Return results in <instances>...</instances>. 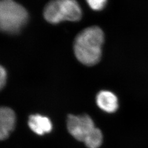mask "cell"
<instances>
[{
	"instance_id": "3957f363",
	"label": "cell",
	"mask_w": 148,
	"mask_h": 148,
	"mask_svg": "<svg viewBox=\"0 0 148 148\" xmlns=\"http://www.w3.org/2000/svg\"><path fill=\"white\" fill-rule=\"evenodd\" d=\"M43 16L51 24L79 21L82 17V11L76 0H51L44 8Z\"/></svg>"
},
{
	"instance_id": "8992f818",
	"label": "cell",
	"mask_w": 148,
	"mask_h": 148,
	"mask_svg": "<svg viewBox=\"0 0 148 148\" xmlns=\"http://www.w3.org/2000/svg\"><path fill=\"white\" fill-rule=\"evenodd\" d=\"M96 102L100 109L108 113H114L119 108V101L116 95L108 90H101L98 93Z\"/></svg>"
},
{
	"instance_id": "ba28073f",
	"label": "cell",
	"mask_w": 148,
	"mask_h": 148,
	"mask_svg": "<svg viewBox=\"0 0 148 148\" xmlns=\"http://www.w3.org/2000/svg\"><path fill=\"white\" fill-rule=\"evenodd\" d=\"M84 142L87 148H99L103 142V134L99 128L95 127L87 135Z\"/></svg>"
},
{
	"instance_id": "277c9868",
	"label": "cell",
	"mask_w": 148,
	"mask_h": 148,
	"mask_svg": "<svg viewBox=\"0 0 148 148\" xmlns=\"http://www.w3.org/2000/svg\"><path fill=\"white\" fill-rule=\"evenodd\" d=\"M67 128L69 133L79 142L86 137L95 127L94 122L88 115H69L67 118Z\"/></svg>"
},
{
	"instance_id": "9c48e42d",
	"label": "cell",
	"mask_w": 148,
	"mask_h": 148,
	"mask_svg": "<svg viewBox=\"0 0 148 148\" xmlns=\"http://www.w3.org/2000/svg\"><path fill=\"white\" fill-rule=\"evenodd\" d=\"M90 7L95 11H101L105 7L107 0H86Z\"/></svg>"
},
{
	"instance_id": "6da1fadb",
	"label": "cell",
	"mask_w": 148,
	"mask_h": 148,
	"mask_svg": "<svg viewBox=\"0 0 148 148\" xmlns=\"http://www.w3.org/2000/svg\"><path fill=\"white\" fill-rule=\"evenodd\" d=\"M104 40V33L100 27L86 28L75 39L74 50L76 58L87 66L97 64L101 60Z\"/></svg>"
},
{
	"instance_id": "52a82bcc",
	"label": "cell",
	"mask_w": 148,
	"mask_h": 148,
	"mask_svg": "<svg viewBox=\"0 0 148 148\" xmlns=\"http://www.w3.org/2000/svg\"><path fill=\"white\" fill-rule=\"evenodd\" d=\"M28 125L34 132L40 136L49 133L52 130V124L49 119L38 114L29 116Z\"/></svg>"
},
{
	"instance_id": "30bf717a",
	"label": "cell",
	"mask_w": 148,
	"mask_h": 148,
	"mask_svg": "<svg viewBox=\"0 0 148 148\" xmlns=\"http://www.w3.org/2000/svg\"><path fill=\"white\" fill-rule=\"evenodd\" d=\"M7 80V72L5 69L1 66L0 69V88L2 90L5 85Z\"/></svg>"
},
{
	"instance_id": "7a4b0ae2",
	"label": "cell",
	"mask_w": 148,
	"mask_h": 148,
	"mask_svg": "<svg viewBox=\"0 0 148 148\" xmlns=\"http://www.w3.org/2000/svg\"><path fill=\"white\" fill-rule=\"evenodd\" d=\"M28 13L14 0H1L0 27L2 32L16 34L21 32L28 20Z\"/></svg>"
},
{
	"instance_id": "5b68a950",
	"label": "cell",
	"mask_w": 148,
	"mask_h": 148,
	"mask_svg": "<svg viewBox=\"0 0 148 148\" xmlns=\"http://www.w3.org/2000/svg\"><path fill=\"white\" fill-rule=\"evenodd\" d=\"M16 116L14 111L8 107H2L0 110V139L5 140L14 129Z\"/></svg>"
}]
</instances>
